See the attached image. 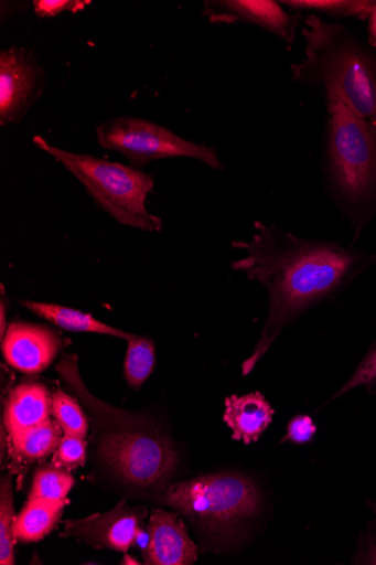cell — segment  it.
Here are the masks:
<instances>
[{
    "instance_id": "cell-1",
    "label": "cell",
    "mask_w": 376,
    "mask_h": 565,
    "mask_svg": "<svg viewBox=\"0 0 376 565\" xmlns=\"http://www.w3.org/2000/svg\"><path fill=\"white\" fill-rule=\"evenodd\" d=\"M255 230L250 241L233 242L246 255L232 268L258 281L270 299L254 352L241 367L244 376L255 370L286 329L376 265V255L335 243L300 238L260 222Z\"/></svg>"
},
{
    "instance_id": "cell-2",
    "label": "cell",
    "mask_w": 376,
    "mask_h": 565,
    "mask_svg": "<svg viewBox=\"0 0 376 565\" xmlns=\"http://www.w3.org/2000/svg\"><path fill=\"white\" fill-rule=\"evenodd\" d=\"M56 370L99 428L97 452L106 467L132 488L164 487L179 465V452L171 439L140 418L93 396L80 379L77 356L66 354Z\"/></svg>"
},
{
    "instance_id": "cell-3",
    "label": "cell",
    "mask_w": 376,
    "mask_h": 565,
    "mask_svg": "<svg viewBox=\"0 0 376 565\" xmlns=\"http://www.w3.org/2000/svg\"><path fill=\"white\" fill-rule=\"evenodd\" d=\"M164 502L213 544H232L260 516L261 492L250 478L235 473L202 476L171 484Z\"/></svg>"
},
{
    "instance_id": "cell-4",
    "label": "cell",
    "mask_w": 376,
    "mask_h": 565,
    "mask_svg": "<svg viewBox=\"0 0 376 565\" xmlns=\"http://www.w3.org/2000/svg\"><path fill=\"white\" fill-rule=\"evenodd\" d=\"M305 24L307 60L292 66L294 78L319 81L329 98H341L356 115L376 127V67L356 47L341 44L340 26L315 15H310Z\"/></svg>"
},
{
    "instance_id": "cell-5",
    "label": "cell",
    "mask_w": 376,
    "mask_h": 565,
    "mask_svg": "<svg viewBox=\"0 0 376 565\" xmlns=\"http://www.w3.org/2000/svg\"><path fill=\"white\" fill-rule=\"evenodd\" d=\"M33 143L62 163L87 190L95 203L118 223L144 232H160L163 220L146 207L154 178L141 170L52 146L41 136Z\"/></svg>"
},
{
    "instance_id": "cell-6",
    "label": "cell",
    "mask_w": 376,
    "mask_h": 565,
    "mask_svg": "<svg viewBox=\"0 0 376 565\" xmlns=\"http://www.w3.org/2000/svg\"><path fill=\"white\" fill-rule=\"evenodd\" d=\"M330 159L334 185L351 207L376 200V127L337 97L329 98Z\"/></svg>"
},
{
    "instance_id": "cell-7",
    "label": "cell",
    "mask_w": 376,
    "mask_h": 565,
    "mask_svg": "<svg viewBox=\"0 0 376 565\" xmlns=\"http://www.w3.org/2000/svg\"><path fill=\"white\" fill-rule=\"evenodd\" d=\"M96 138L103 149L122 153L139 170L153 161L175 158L197 160L213 170L224 169L216 149L189 141L144 119L119 117L105 121L97 127Z\"/></svg>"
},
{
    "instance_id": "cell-8",
    "label": "cell",
    "mask_w": 376,
    "mask_h": 565,
    "mask_svg": "<svg viewBox=\"0 0 376 565\" xmlns=\"http://www.w3.org/2000/svg\"><path fill=\"white\" fill-rule=\"evenodd\" d=\"M45 73L32 50L0 51V126L20 124L41 98Z\"/></svg>"
},
{
    "instance_id": "cell-9",
    "label": "cell",
    "mask_w": 376,
    "mask_h": 565,
    "mask_svg": "<svg viewBox=\"0 0 376 565\" xmlns=\"http://www.w3.org/2000/svg\"><path fill=\"white\" fill-rule=\"evenodd\" d=\"M144 508H131L126 500L109 512L67 521L63 537H75L97 548L128 553L143 533Z\"/></svg>"
},
{
    "instance_id": "cell-10",
    "label": "cell",
    "mask_w": 376,
    "mask_h": 565,
    "mask_svg": "<svg viewBox=\"0 0 376 565\" xmlns=\"http://www.w3.org/2000/svg\"><path fill=\"white\" fill-rule=\"evenodd\" d=\"M63 342L57 332L47 327L13 322L2 339L7 363L14 370L35 375L55 361Z\"/></svg>"
},
{
    "instance_id": "cell-11",
    "label": "cell",
    "mask_w": 376,
    "mask_h": 565,
    "mask_svg": "<svg viewBox=\"0 0 376 565\" xmlns=\"http://www.w3.org/2000/svg\"><path fill=\"white\" fill-rule=\"evenodd\" d=\"M147 540L143 557L148 565H192L197 559V547L176 512L152 510Z\"/></svg>"
},
{
    "instance_id": "cell-12",
    "label": "cell",
    "mask_w": 376,
    "mask_h": 565,
    "mask_svg": "<svg viewBox=\"0 0 376 565\" xmlns=\"http://www.w3.org/2000/svg\"><path fill=\"white\" fill-rule=\"evenodd\" d=\"M204 15L211 23L245 22L258 25L282 38L289 45L302 15H289L271 0H214L204 3Z\"/></svg>"
},
{
    "instance_id": "cell-13",
    "label": "cell",
    "mask_w": 376,
    "mask_h": 565,
    "mask_svg": "<svg viewBox=\"0 0 376 565\" xmlns=\"http://www.w3.org/2000/svg\"><path fill=\"white\" fill-rule=\"evenodd\" d=\"M52 393L39 381H23L8 393L4 403L3 423L14 439L44 424L51 417Z\"/></svg>"
},
{
    "instance_id": "cell-14",
    "label": "cell",
    "mask_w": 376,
    "mask_h": 565,
    "mask_svg": "<svg viewBox=\"0 0 376 565\" xmlns=\"http://www.w3.org/2000/svg\"><path fill=\"white\" fill-rule=\"evenodd\" d=\"M224 422L233 431V439L245 445L259 440L273 422L275 408L259 392L226 398Z\"/></svg>"
},
{
    "instance_id": "cell-15",
    "label": "cell",
    "mask_w": 376,
    "mask_h": 565,
    "mask_svg": "<svg viewBox=\"0 0 376 565\" xmlns=\"http://www.w3.org/2000/svg\"><path fill=\"white\" fill-rule=\"evenodd\" d=\"M20 302L32 313L66 331L98 333L125 339L127 341L136 337L117 328L104 324L89 315L74 310V308L31 300H21Z\"/></svg>"
},
{
    "instance_id": "cell-16",
    "label": "cell",
    "mask_w": 376,
    "mask_h": 565,
    "mask_svg": "<svg viewBox=\"0 0 376 565\" xmlns=\"http://www.w3.org/2000/svg\"><path fill=\"white\" fill-rule=\"evenodd\" d=\"M66 503L29 499L15 519L17 542L33 543L47 536L61 522Z\"/></svg>"
},
{
    "instance_id": "cell-17",
    "label": "cell",
    "mask_w": 376,
    "mask_h": 565,
    "mask_svg": "<svg viewBox=\"0 0 376 565\" xmlns=\"http://www.w3.org/2000/svg\"><path fill=\"white\" fill-rule=\"evenodd\" d=\"M62 433L60 424L50 418L14 439H8V443L11 444V451L15 459L30 463L55 452L62 441Z\"/></svg>"
},
{
    "instance_id": "cell-18",
    "label": "cell",
    "mask_w": 376,
    "mask_h": 565,
    "mask_svg": "<svg viewBox=\"0 0 376 565\" xmlns=\"http://www.w3.org/2000/svg\"><path fill=\"white\" fill-rule=\"evenodd\" d=\"M155 365L154 343L142 337H135L128 341L123 373L128 385L140 390L152 374Z\"/></svg>"
},
{
    "instance_id": "cell-19",
    "label": "cell",
    "mask_w": 376,
    "mask_h": 565,
    "mask_svg": "<svg viewBox=\"0 0 376 565\" xmlns=\"http://www.w3.org/2000/svg\"><path fill=\"white\" fill-rule=\"evenodd\" d=\"M74 484L71 471L55 466L42 467L34 475L29 499L67 501Z\"/></svg>"
},
{
    "instance_id": "cell-20",
    "label": "cell",
    "mask_w": 376,
    "mask_h": 565,
    "mask_svg": "<svg viewBox=\"0 0 376 565\" xmlns=\"http://www.w3.org/2000/svg\"><path fill=\"white\" fill-rule=\"evenodd\" d=\"M51 416L62 427L65 435L85 439L88 434V419L79 401L62 390L52 393Z\"/></svg>"
},
{
    "instance_id": "cell-21",
    "label": "cell",
    "mask_w": 376,
    "mask_h": 565,
    "mask_svg": "<svg viewBox=\"0 0 376 565\" xmlns=\"http://www.w3.org/2000/svg\"><path fill=\"white\" fill-rule=\"evenodd\" d=\"M14 497L12 488V477L7 476L2 479L0 487V564H15L14 537L15 523Z\"/></svg>"
},
{
    "instance_id": "cell-22",
    "label": "cell",
    "mask_w": 376,
    "mask_h": 565,
    "mask_svg": "<svg viewBox=\"0 0 376 565\" xmlns=\"http://www.w3.org/2000/svg\"><path fill=\"white\" fill-rule=\"evenodd\" d=\"M292 9L322 12L340 17H365L373 12L375 4L372 2H340V0H288L281 2Z\"/></svg>"
},
{
    "instance_id": "cell-23",
    "label": "cell",
    "mask_w": 376,
    "mask_h": 565,
    "mask_svg": "<svg viewBox=\"0 0 376 565\" xmlns=\"http://www.w3.org/2000/svg\"><path fill=\"white\" fill-rule=\"evenodd\" d=\"M359 386H364L369 394L376 396V340L362 359L352 377L330 402L337 399Z\"/></svg>"
},
{
    "instance_id": "cell-24",
    "label": "cell",
    "mask_w": 376,
    "mask_h": 565,
    "mask_svg": "<svg viewBox=\"0 0 376 565\" xmlns=\"http://www.w3.org/2000/svg\"><path fill=\"white\" fill-rule=\"evenodd\" d=\"M87 443L85 439L64 435L56 451L53 452L52 466L63 468L68 471L76 470L85 466Z\"/></svg>"
},
{
    "instance_id": "cell-25",
    "label": "cell",
    "mask_w": 376,
    "mask_h": 565,
    "mask_svg": "<svg viewBox=\"0 0 376 565\" xmlns=\"http://www.w3.org/2000/svg\"><path fill=\"white\" fill-rule=\"evenodd\" d=\"M90 3V0H34L32 7L40 19H51L64 13L77 14Z\"/></svg>"
},
{
    "instance_id": "cell-26",
    "label": "cell",
    "mask_w": 376,
    "mask_h": 565,
    "mask_svg": "<svg viewBox=\"0 0 376 565\" xmlns=\"http://www.w3.org/2000/svg\"><path fill=\"white\" fill-rule=\"evenodd\" d=\"M374 512V521L367 524L357 543L354 564H376V503L367 500Z\"/></svg>"
},
{
    "instance_id": "cell-27",
    "label": "cell",
    "mask_w": 376,
    "mask_h": 565,
    "mask_svg": "<svg viewBox=\"0 0 376 565\" xmlns=\"http://www.w3.org/2000/svg\"><path fill=\"white\" fill-rule=\"evenodd\" d=\"M316 433V426L309 416H297L290 420L287 427V434L280 441H291L296 445H304L311 443Z\"/></svg>"
},
{
    "instance_id": "cell-28",
    "label": "cell",
    "mask_w": 376,
    "mask_h": 565,
    "mask_svg": "<svg viewBox=\"0 0 376 565\" xmlns=\"http://www.w3.org/2000/svg\"><path fill=\"white\" fill-rule=\"evenodd\" d=\"M31 6L29 2H2L0 3V21L4 23L7 20L29 10Z\"/></svg>"
},
{
    "instance_id": "cell-29",
    "label": "cell",
    "mask_w": 376,
    "mask_h": 565,
    "mask_svg": "<svg viewBox=\"0 0 376 565\" xmlns=\"http://www.w3.org/2000/svg\"><path fill=\"white\" fill-rule=\"evenodd\" d=\"M6 289H4V286L2 285V302H0V310H2V312H0V315H2V339L4 338L7 331H8V320H7V300H6Z\"/></svg>"
},
{
    "instance_id": "cell-30",
    "label": "cell",
    "mask_w": 376,
    "mask_h": 565,
    "mask_svg": "<svg viewBox=\"0 0 376 565\" xmlns=\"http://www.w3.org/2000/svg\"><path fill=\"white\" fill-rule=\"evenodd\" d=\"M370 33L373 35V39L376 41V4L372 12V19H370Z\"/></svg>"
},
{
    "instance_id": "cell-31",
    "label": "cell",
    "mask_w": 376,
    "mask_h": 565,
    "mask_svg": "<svg viewBox=\"0 0 376 565\" xmlns=\"http://www.w3.org/2000/svg\"><path fill=\"white\" fill-rule=\"evenodd\" d=\"M122 564H141L139 561H137L135 557H132L131 555L129 554H126L123 559H122Z\"/></svg>"
}]
</instances>
